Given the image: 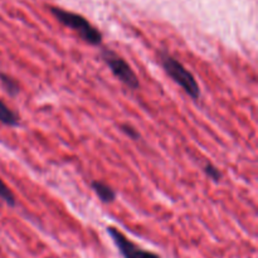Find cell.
<instances>
[{"label": "cell", "mask_w": 258, "mask_h": 258, "mask_svg": "<svg viewBox=\"0 0 258 258\" xmlns=\"http://www.w3.org/2000/svg\"><path fill=\"white\" fill-rule=\"evenodd\" d=\"M159 62L161 67L164 68L166 75L171 78L175 83H178L188 96H190L193 100H199L201 97V88L196 77L189 70L184 67L183 63L176 59L174 55L166 50H159L158 52Z\"/></svg>", "instance_id": "cell-1"}, {"label": "cell", "mask_w": 258, "mask_h": 258, "mask_svg": "<svg viewBox=\"0 0 258 258\" xmlns=\"http://www.w3.org/2000/svg\"><path fill=\"white\" fill-rule=\"evenodd\" d=\"M49 10L60 24L75 30L86 43L91 45H100L102 43V33L81 14L58 7H49Z\"/></svg>", "instance_id": "cell-2"}, {"label": "cell", "mask_w": 258, "mask_h": 258, "mask_svg": "<svg viewBox=\"0 0 258 258\" xmlns=\"http://www.w3.org/2000/svg\"><path fill=\"white\" fill-rule=\"evenodd\" d=\"M101 58H102L103 62L107 64V67L110 68L112 75L115 76L121 83L127 86L131 90H138V88L140 87V82H139L138 76L134 72L131 66L128 64L120 54H117L115 50L108 49V48H103V49L101 50Z\"/></svg>", "instance_id": "cell-3"}, {"label": "cell", "mask_w": 258, "mask_h": 258, "mask_svg": "<svg viewBox=\"0 0 258 258\" xmlns=\"http://www.w3.org/2000/svg\"><path fill=\"white\" fill-rule=\"evenodd\" d=\"M107 233L123 258H160L159 254L146 251L134 243L131 239H128L122 232H120L115 227H107Z\"/></svg>", "instance_id": "cell-4"}, {"label": "cell", "mask_w": 258, "mask_h": 258, "mask_svg": "<svg viewBox=\"0 0 258 258\" xmlns=\"http://www.w3.org/2000/svg\"><path fill=\"white\" fill-rule=\"evenodd\" d=\"M91 188L93 189L96 196L101 199L102 203H112L116 199V191L110 185L103 183V181L93 180L91 183Z\"/></svg>", "instance_id": "cell-5"}, {"label": "cell", "mask_w": 258, "mask_h": 258, "mask_svg": "<svg viewBox=\"0 0 258 258\" xmlns=\"http://www.w3.org/2000/svg\"><path fill=\"white\" fill-rule=\"evenodd\" d=\"M0 122L3 125L12 126V127H15V126H19L20 117L17 112L12 110L10 107H8L7 103L3 102L0 100Z\"/></svg>", "instance_id": "cell-6"}, {"label": "cell", "mask_w": 258, "mask_h": 258, "mask_svg": "<svg viewBox=\"0 0 258 258\" xmlns=\"http://www.w3.org/2000/svg\"><path fill=\"white\" fill-rule=\"evenodd\" d=\"M0 85H2V87L4 88L5 92H7L9 96H12V97H15V96L19 95L20 92L19 82H18L15 78L10 77L9 75H7V73L0 72Z\"/></svg>", "instance_id": "cell-7"}, {"label": "cell", "mask_w": 258, "mask_h": 258, "mask_svg": "<svg viewBox=\"0 0 258 258\" xmlns=\"http://www.w3.org/2000/svg\"><path fill=\"white\" fill-rule=\"evenodd\" d=\"M0 199L10 207L17 206V199H15L14 193H13L9 189V186L2 180V178H0Z\"/></svg>", "instance_id": "cell-8"}, {"label": "cell", "mask_w": 258, "mask_h": 258, "mask_svg": "<svg viewBox=\"0 0 258 258\" xmlns=\"http://www.w3.org/2000/svg\"><path fill=\"white\" fill-rule=\"evenodd\" d=\"M203 171L204 174H206V175L208 176L209 179H212L213 181H219L222 179V176H223L222 171L212 163H207L206 165H204Z\"/></svg>", "instance_id": "cell-9"}, {"label": "cell", "mask_w": 258, "mask_h": 258, "mask_svg": "<svg viewBox=\"0 0 258 258\" xmlns=\"http://www.w3.org/2000/svg\"><path fill=\"white\" fill-rule=\"evenodd\" d=\"M120 127L121 130H122V133L125 134V135H127L130 139H133V140H138V139H140V134H139V131L136 130L135 127H133L131 125H128V123H122Z\"/></svg>", "instance_id": "cell-10"}]
</instances>
